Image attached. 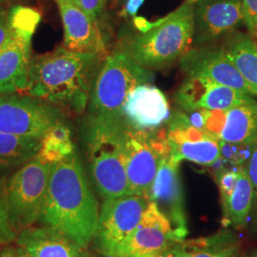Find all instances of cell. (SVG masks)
I'll list each match as a JSON object with an SVG mask.
<instances>
[{"label": "cell", "mask_w": 257, "mask_h": 257, "mask_svg": "<svg viewBox=\"0 0 257 257\" xmlns=\"http://www.w3.org/2000/svg\"><path fill=\"white\" fill-rule=\"evenodd\" d=\"M99 211L76 152L54 164L39 221L89 248L96 234Z\"/></svg>", "instance_id": "obj_1"}, {"label": "cell", "mask_w": 257, "mask_h": 257, "mask_svg": "<svg viewBox=\"0 0 257 257\" xmlns=\"http://www.w3.org/2000/svg\"><path fill=\"white\" fill-rule=\"evenodd\" d=\"M106 55L58 47L32 58L26 94L60 109L82 113Z\"/></svg>", "instance_id": "obj_2"}, {"label": "cell", "mask_w": 257, "mask_h": 257, "mask_svg": "<svg viewBox=\"0 0 257 257\" xmlns=\"http://www.w3.org/2000/svg\"><path fill=\"white\" fill-rule=\"evenodd\" d=\"M194 2L186 0L173 13L156 23L136 25L138 33L124 35L119 48L138 64L151 71L180 60L193 46Z\"/></svg>", "instance_id": "obj_3"}, {"label": "cell", "mask_w": 257, "mask_h": 257, "mask_svg": "<svg viewBox=\"0 0 257 257\" xmlns=\"http://www.w3.org/2000/svg\"><path fill=\"white\" fill-rule=\"evenodd\" d=\"M126 120L88 115L83 127L89 168L103 199L130 194L125 159Z\"/></svg>", "instance_id": "obj_4"}, {"label": "cell", "mask_w": 257, "mask_h": 257, "mask_svg": "<svg viewBox=\"0 0 257 257\" xmlns=\"http://www.w3.org/2000/svg\"><path fill=\"white\" fill-rule=\"evenodd\" d=\"M155 74L142 67L119 48L103 58L92 85L89 115L119 118L128 94L137 87L153 83Z\"/></svg>", "instance_id": "obj_5"}, {"label": "cell", "mask_w": 257, "mask_h": 257, "mask_svg": "<svg viewBox=\"0 0 257 257\" xmlns=\"http://www.w3.org/2000/svg\"><path fill=\"white\" fill-rule=\"evenodd\" d=\"M52 167L36 156L6 181L10 223L18 235L40 219Z\"/></svg>", "instance_id": "obj_6"}, {"label": "cell", "mask_w": 257, "mask_h": 257, "mask_svg": "<svg viewBox=\"0 0 257 257\" xmlns=\"http://www.w3.org/2000/svg\"><path fill=\"white\" fill-rule=\"evenodd\" d=\"M11 35L0 50V94L25 92L31 66L32 39L40 21L36 10L16 7L9 12Z\"/></svg>", "instance_id": "obj_7"}, {"label": "cell", "mask_w": 257, "mask_h": 257, "mask_svg": "<svg viewBox=\"0 0 257 257\" xmlns=\"http://www.w3.org/2000/svg\"><path fill=\"white\" fill-rule=\"evenodd\" d=\"M169 152L165 136L137 128L126 121L125 159L130 194L148 199L163 156Z\"/></svg>", "instance_id": "obj_8"}, {"label": "cell", "mask_w": 257, "mask_h": 257, "mask_svg": "<svg viewBox=\"0 0 257 257\" xmlns=\"http://www.w3.org/2000/svg\"><path fill=\"white\" fill-rule=\"evenodd\" d=\"M149 200L141 195L127 194L104 199L94 242L104 257H113L116 250L137 229Z\"/></svg>", "instance_id": "obj_9"}, {"label": "cell", "mask_w": 257, "mask_h": 257, "mask_svg": "<svg viewBox=\"0 0 257 257\" xmlns=\"http://www.w3.org/2000/svg\"><path fill=\"white\" fill-rule=\"evenodd\" d=\"M63 118L60 108L46 102L0 94V133L42 139Z\"/></svg>", "instance_id": "obj_10"}, {"label": "cell", "mask_w": 257, "mask_h": 257, "mask_svg": "<svg viewBox=\"0 0 257 257\" xmlns=\"http://www.w3.org/2000/svg\"><path fill=\"white\" fill-rule=\"evenodd\" d=\"M166 141L170 155L180 163L188 160L199 165L212 166L221 159L220 138L207 130L193 126L182 112L171 115Z\"/></svg>", "instance_id": "obj_11"}, {"label": "cell", "mask_w": 257, "mask_h": 257, "mask_svg": "<svg viewBox=\"0 0 257 257\" xmlns=\"http://www.w3.org/2000/svg\"><path fill=\"white\" fill-rule=\"evenodd\" d=\"M244 23L242 0H196L193 11L194 47L209 46Z\"/></svg>", "instance_id": "obj_12"}, {"label": "cell", "mask_w": 257, "mask_h": 257, "mask_svg": "<svg viewBox=\"0 0 257 257\" xmlns=\"http://www.w3.org/2000/svg\"><path fill=\"white\" fill-rule=\"evenodd\" d=\"M179 167L180 162L174 159L169 151L160 162L148 200L156 204L171 222L178 238L184 241L188 227Z\"/></svg>", "instance_id": "obj_13"}, {"label": "cell", "mask_w": 257, "mask_h": 257, "mask_svg": "<svg viewBox=\"0 0 257 257\" xmlns=\"http://www.w3.org/2000/svg\"><path fill=\"white\" fill-rule=\"evenodd\" d=\"M180 242L171 222L149 201L137 229L113 257L152 256Z\"/></svg>", "instance_id": "obj_14"}, {"label": "cell", "mask_w": 257, "mask_h": 257, "mask_svg": "<svg viewBox=\"0 0 257 257\" xmlns=\"http://www.w3.org/2000/svg\"><path fill=\"white\" fill-rule=\"evenodd\" d=\"M177 104L187 111H228L254 103V96L226 85L197 77H188L175 94Z\"/></svg>", "instance_id": "obj_15"}, {"label": "cell", "mask_w": 257, "mask_h": 257, "mask_svg": "<svg viewBox=\"0 0 257 257\" xmlns=\"http://www.w3.org/2000/svg\"><path fill=\"white\" fill-rule=\"evenodd\" d=\"M179 65L183 74L188 77L207 79L251 95L248 85L224 48H191L180 58Z\"/></svg>", "instance_id": "obj_16"}, {"label": "cell", "mask_w": 257, "mask_h": 257, "mask_svg": "<svg viewBox=\"0 0 257 257\" xmlns=\"http://www.w3.org/2000/svg\"><path fill=\"white\" fill-rule=\"evenodd\" d=\"M55 1L64 29L63 46L74 52L107 55L99 22L85 14L74 0Z\"/></svg>", "instance_id": "obj_17"}, {"label": "cell", "mask_w": 257, "mask_h": 257, "mask_svg": "<svg viewBox=\"0 0 257 257\" xmlns=\"http://www.w3.org/2000/svg\"><path fill=\"white\" fill-rule=\"evenodd\" d=\"M122 113L131 126L147 131L160 128L171 117L165 94L152 83L140 85L132 91Z\"/></svg>", "instance_id": "obj_18"}, {"label": "cell", "mask_w": 257, "mask_h": 257, "mask_svg": "<svg viewBox=\"0 0 257 257\" xmlns=\"http://www.w3.org/2000/svg\"><path fill=\"white\" fill-rule=\"evenodd\" d=\"M16 242L31 257H95L89 248L44 225L22 230Z\"/></svg>", "instance_id": "obj_19"}, {"label": "cell", "mask_w": 257, "mask_h": 257, "mask_svg": "<svg viewBox=\"0 0 257 257\" xmlns=\"http://www.w3.org/2000/svg\"><path fill=\"white\" fill-rule=\"evenodd\" d=\"M219 138L231 144H256L257 101L226 111Z\"/></svg>", "instance_id": "obj_20"}, {"label": "cell", "mask_w": 257, "mask_h": 257, "mask_svg": "<svg viewBox=\"0 0 257 257\" xmlns=\"http://www.w3.org/2000/svg\"><path fill=\"white\" fill-rule=\"evenodd\" d=\"M252 96L257 97V41L249 35L235 34L224 48Z\"/></svg>", "instance_id": "obj_21"}, {"label": "cell", "mask_w": 257, "mask_h": 257, "mask_svg": "<svg viewBox=\"0 0 257 257\" xmlns=\"http://www.w3.org/2000/svg\"><path fill=\"white\" fill-rule=\"evenodd\" d=\"M253 190L245 166L239 167V177L234 191L222 202L224 219L235 229L244 228L250 217Z\"/></svg>", "instance_id": "obj_22"}, {"label": "cell", "mask_w": 257, "mask_h": 257, "mask_svg": "<svg viewBox=\"0 0 257 257\" xmlns=\"http://www.w3.org/2000/svg\"><path fill=\"white\" fill-rule=\"evenodd\" d=\"M41 139L0 133V172L18 170L38 155Z\"/></svg>", "instance_id": "obj_23"}, {"label": "cell", "mask_w": 257, "mask_h": 257, "mask_svg": "<svg viewBox=\"0 0 257 257\" xmlns=\"http://www.w3.org/2000/svg\"><path fill=\"white\" fill-rule=\"evenodd\" d=\"M182 243L188 257H238L241 248L238 238L228 230Z\"/></svg>", "instance_id": "obj_24"}, {"label": "cell", "mask_w": 257, "mask_h": 257, "mask_svg": "<svg viewBox=\"0 0 257 257\" xmlns=\"http://www.w3.org/2000/svg\"><path fill=\"white\" fill-rule=\"evenodd\" d=\"M75 152L72 131L61 120L55 124L41 139L37 157L54 165Z\"/></svg>", "instance_id": "obj_25"}, {"label": "cell", "mask_w": 257, "mask_h": 257, "mask_svg": "<svg viewBox=\"0 0 257 257\" xmlns=\"http://www.w3.org/2000/svg\"><path fill=\"white\" fill-rule=\"evenodd\" d=\"M18 233L10 223L6 182L0 179V245H8L16 241Z\"/></svg>", "instance_id": "obj_26"}, {"label": "cell", "mask_w": 257, "mask_h": 257, "mask_svg": "<svg viewBox=\"0 0 257 257\" xmlns=\"http://www.w3.org/2000/svg\"><path fill=\"white\" fill-rule=\"evenodd\" d=\"M248 178L253 190V201L252 209L250 212V220H251V229L254 234L257 235V143L251 148L250 155L245 165Z\"/></svg>", "instance_id": "obj_27"}, {"label": "cell", "mask_w": 257, "mask_h": 257, "mask_svg": "<svg viewBox=\"0 0 257 257\" xmlns=\"http://www.w3.org/2000/svg\"><path fill=\"white\" fill-rule=\"evenodd\" d=\"M239 167L234 170H221L216 174V183L218 185L222 202L226 201L235 189L238 181Z\"/></svg>", "instance_id": "obj_28"}, {"label": "cell", "mask_w": 257, "mask_h": 257, "mask_svg": "<svg viewBox=\"0 0 257 257\" xmlns=\"http://www.w3.org/2000/svg\"><path fill=\"white\" fill-rule=\"evenodd\" d=\"M244 23L249 36L257 41V0H242Z\"/></svg>", "instance_id": "obj_29"}, {"label": "cell", "mask_w": 257, "mask_h": 257, "mask_svg": "<svg viewBox=\"0 0 257 257\" xmlns=\"http://www.w3.org/2000/svg\"><path fill=\"white\" fill-rule=\"evenodd\" d=\"M74 3L94 21L99 22L107 0H74Z\"/></svg>", "instance_id": "obj_30"}, {"label": "cell", "mask_w": 257, "mask_h": 257, "mask_svg": "<svg viewBox=\"0 0 257 257\" xmlns=\"http://www.w3.org/2000/svg\"><path fill=\"white\" fill-rule=\"evenodd\" d=\"M11 35L9 12L0 6V50L5 46Z\"/></svg>", "instance_id": "obj_31"}, {"label": "cell", "mask_w": 257, "mask_h": 257, "mask_svg": "<svg viewBox=\"0 0 257 257\" xmlns=\"http://www.w3.org/2000/svg\"><path fill=\"white\" fill-rule=\"evenodd\" d=\"M144 1L145 0H128L124 9L122 10L121 15L125 18L134 17L138 13V10L140 9Z\"/></svg>", "instance_id": "obj_32"}, {"label": "cell", "mask_w": 257, "mask_h": 257, "mask_svg": "<svg viewBox=\"0 0 257 257\" xmlns=\"http://www.w3.org/2000/svg\"><path fill=\"white\" fill-rule=\"evenodd\" d=\"M182 242L177 243V244L174 245L173 247L162 251L161 257H188V253L184 248Z\"/></svg>", "instance_id": "obj_33"}, {"label": "cell", "mask_w": 257, "mask_h": 257, "mask_svg": "<svg viewBox=\"0 0 257 257\" xmlns=\"http://www.w3.org/2000/svg\"><path fill=\"white\" fill-rule=\"evenodd\" d=\"M0 257H17L16 250L13 248H6L0 252Z\"/></svg>", "instance_id": "obj_34"}, {"label": "cell", "mask_w": 257, "mask_h": 257, "mask_svg": "<svg viewBox=\"0 0 257 257\" xmlns=\"http://www.w3.org/2000/svg\"><path fill=\"white\" fill-rule=\"evenodd\" d=\"M16 254H17V257H31L30 255H28L25 251H23L21 248H17Z\"/></svg>", "instance_id": "obj_35"}, {"label": "cell", "mask_w": 257, "mask_h": 257, "mask_svg": "<svg viewBox=\"0 0 257 257\" xmlns=\"http://www.w3.org/2000/svg\"><path fill=\"white\" fill-rule=\"evenodd\" d=\"M246 257H257V251H254L253 253H251V254H249V255Z\"/></svg>", "instance_id": "obj_36"}, {"label": "cell", "mask_w": 257, "mask_h": 257, "mask_svg": "<svg viewBox=\"0 0 257 257\" xmlns=\"http://www.w3.org/2000/svg\"><path fill=\"white\" fill-rule=\"evenodd\" d=\"M10 0H0V5L2 4V3H5V2H8Z\"/></svg>", "instance_id": "obj_37"}, {"label": "cell", "mask_w": 257, "mask_h": 257, "mask_svg": "<svg viewBox=\"0 0 257 257\" xmlns=\"http://www.w3.org/2000/svg\"><path fill=\"white\" fill-rule=\"evenodd\" d=\"M190 1H193V2H195V1H196V0H190Z\"/></svg>", "instance_id": "obj_38"}]
</instances>
